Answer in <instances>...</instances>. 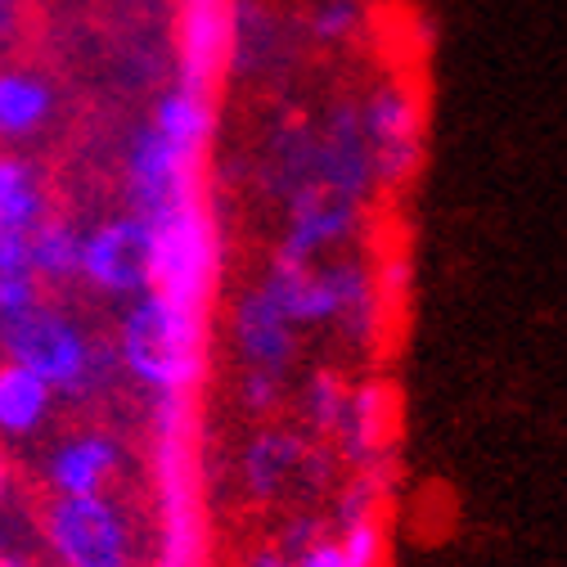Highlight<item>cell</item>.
<instances>
[{
    "mask_svg": "<svg viewBox=\"0 0 567 567\" xmlns=\"http://www.w3.org/2000/svg\"><path fill=\"white\" fill-rule=\"evenodd\" d=\"M0 361L37 374L59 401H82L109 379L113 351L100 347L95 333L73 311H63L54 298H45L28 316L0 324Z\"/></svg>",
    "mask_w": 567,
    "mask_h": 567,
    "instance_id": "obj_3",
    "label": "cell"
},
{
    "mask_svg": "<svg viewBox=\"0 0 567 567\" xmlns=\"http://www.w3.org/2000/svg\"><path fill=\"white\" fill-rule=\"evenodd\" d=\"M122 464H126V451L113 433L78 429V433H63L45 451L41 477H45L50 495H109Z\"/></svg>",
    "mask_w": 567,
    "mask_h": 567,
    "instance_id": "obj_13",
    "label": "cell"
},
{
    "mask_svg": "<svg viewBox=\"0 0 567 567\" xmlns=\"http://www.w3.org/2000/svg\"><path fill=\"white\" fill-rule=\"evenodd\" d=\"M0 567H37L32 545L14 527H0Z\"/></svg>",
    "mask_w": 567,
    "mask_h": 567,
    "instance_id": "obj_23",
    "label": "cell"
},
{
    "mask_svg": "<svg viewBox=\"0 0 567 567\" xmlns=\"http://www.w3.org/2000/svg\"><path fill=\"white\" fill-rule=\"evenodd\" d=\"M78 284L117 302L150 293V226L131 217L126 207L113 217H100L95 226H82Z\"/></svg>",
    "mask_w": 567,
    "mask_h": 567,
    "instance_id": "obj_9",
    "label": "cell"
},
{
    "mask_svg": "<svg viewBox=\"0 0 567 567\" xmlns=\"http://www.w3.org/2000/svg\"><path fill=\"white\" fill-rule=\"evenodd\" d=\"M347 396H351V383H347L342 374L316 370V374L298 388V414H302V423H307L302 433H311L316 442H329L333 429H338V419H342V410H347Z\"/></svg>",
    "mask_w": 567,
    "mask_h": 567,
    "instance_id": "obj_22",
    "label": "cell"
},
{
    "mask_svg": "<svg viewBox=\"0 0 567 567\" xmlns=\"http://www.w3.org/2000/svg\"><path fill=\"white\" fill-rule=\"evenodd\" d=\"M270 545L279 554V567H357L316 514H298Z\"/></svg>",
    "mask_w": 567,
    "mask_h": 567,
    "instance_id": "obj_21",
    "label": "cell"
},
{
    "mask_svg": "<svg viewBox=\"0 0 567 567\" xmlns=\"http://www.w3.org/2000/svg\"><path fill=\"white\" fill-rule=\"evenodd\" d=\"M10 495H14V464L6 451H0V509L10 505Z\"/></svg>",
    "mask_w": 567,
    "mask_h": 567,
    "instance_id": "obj_25",
    "label": "cell"
},
{
    "mask_svg": "<svg viewBox=\"0 0 567 567\" xmlns=\"http://www.w3.org/2000/svg\"><path fill=\"white\" fill-rule=\"evenodd\" d=\"M6 41H10V37H6V32H0V54H6Z\"/></svg>",
    "mask_w": 567,
    "mask_h": 567,
    "instance_id": "obj_26",
    "label": "cell"
},
{
    "mask_svg": "<svg viewBox=\"0 0 567 567\" xmlns=\"http://www.w3.org/2000/svg\"><path fill=\"white\" fill-rule=\"evenodd\" d=\"M78 244H82V226L59 207H50L28 230V261L45 293L78 284Z\"/></svg>",
    "mask_w": 567,
    "mask_h": 567,
    "instance_id": "obj_18",
    "label": "cell"
},
{
    "mask_svg": "<svg viewBox=\"0 0 567 567\" xmlns=\"http://www.w3.org/2000/svg\"><path fill=\"white\" fill-rule=\"evenodd\" d=\"M226 333H230V351H235V361H239V374L289 379V370L298 361L302 333L279 316V307L261 289H244L235 298Z\"/></svg>",
    "mask_w": 567,
    "mask_h": 567,
    "instance_id": "obj_12",
    "label": "cell"
},
{
    "mask_svg": "<svg viewBox=\"0 0 567 567\" xmlns=\"http://www.w3.org/2000/svg\"><path fill=\"white\" fill-rule=\"evenodd\" d=\"M194 189H203V163L176 154L150 122H140L122 150V194L131 217L154 221L158 212L176 207Z\"/></svg>",
    "mask_w": 567,
    "mask_h": 567,
    "instance_id": "obj_10",
    "label": "cell"
},
{
    "mask_svg": "<svg viewBox=\"0 0 567 567\" xmlns=\"http://www.w3.org/2000/svg\"><path fill=\"white\" fill-rule=\"evenodd\" d=\"M167 145L194 163H207L212 150V135H217V95L194 91L185 82H172L158 91L150 117H145Z\"/></svg>",
    "mask_w": 567,
    "mask_h": 567,
    "instance_id": "obj_16",
    "label": "cell"
},
{
    "mask_svg": "<svg viewBox=\"0 0 567 567\" xmlns=\"http://www.w3.org/2000/svg\"><path fill=\"white\" fill-rule=\"evenodd\" d=\"M289 54V23L270 0H230V54L226 78L239 82H266L284 73Z\"/></svg>",
    "mask_w": 567,
    "mask_h": 567,
    "instance_id": "obj_15",
    "label": "cell"
},
{
    "mask_svg": "<svg viewBox=\"0 0 567 567\" xmlns=\"http://www.w3.org/2000/svg\"><path fill=\"white\" fill-rule=\"evenodd\" d=\"M37 536L54 567H135V532L113 495H50Z\"/></svg>",
    "mask_w": 567,
    "mask_h": 567,
    "instance_id": "obj_7",
    "label": "cell"
},
{
    "mask_svg": "<svg viewBox=\"0 0 567 567\" xmlns=\"http://www.w3.org/2000/svg\"><path fill=\"white\" fill-rule=\"evenodd\" d=\"M351 100H357V122L370 154L374 189L379 194L405 189L419 176L423 154H429V109H423L419 82L392 68V73L365 82V91H357Z\"/></svg>",
    "mask_w": 567,
    "mask_h": 567,
    "instance_id": "obj_6",
    "label": "cell"
},
{
    "mask_svg": "<svg viewBox=\"0 0 567 567\" xmlns=\"http://www.w3.org/2000/svg\"><path fill=\"white\" fill-rule=\"evenodd\" d=\"M370 23H374L370 0H311L298 23V37L316 50H351L361 45Z\"/></svg>",
    "mask_w": 567,
    "mask_h": 567,
    "instance_id": "obj_20",
    "label": "cell"
},
{
    "mask_svg": "<svg viewBox=\"0 0 567 567\" xmlns=\"http://www.w3.org/2000/svg\"><path fill=\"white\" fill-rule=\"evenodd\" d=\"M284 212V230H279V252L293 257H329L342 252L365 226V203L342 198L333 189H302L289 203H279Z\"/></svg>",
    "mask_w": 567,
    "mask_h": 567,
    "instance_id": "obj_11",
    "label": "cell"
},
{
    "mask_svg": "<svg viewBox=\"0 0 567 567\" xmlns=\"http://www.w3.org/2000/svg\"><path fill=\"white\" fill-rule=\"evenodd\" d=\"M257 289L298 333L342 329L351 338H365L383 316V275L347 248L329 257H293L275 248Z\"/></svg>",
    "mask_w": 567,
    "mask_h": 567,
    "instance_id": "obj_1",
    "label": "cell"
},
{
    "mask_svg": "<svg viewBox=\"0 0 567 567\" xmlns=\"http://www.w3.org/2000/svg\"><path fill=\"white\" fill-rule=\"evenodd\" d=\"M28 10H32V0H0V32L14 37V28L28 19Z\"/></svg>",
    "mask_w": 567,
    "mask_h": 567,
    "instance_id": "obj_24",
    "label": "cell"
},
{
    "mask_svg": "<svg viewBox=\"0 0 567 567\" xmlns=\"http://www.w3.org/2000/svg\"><path fill=\"white\" fill-rule=\"evenodd\" d=\"M109 351L113 370L150 396H189L207 365V316L150 289L122 307Z\"/></svg>",
    "mask_w": 567,
    "mask_h": 567,
    "instance_id": "obj_2",
    "label": "cell"
},
{
    "mask_svg": "<svg viewBox=\"0 0 567 567\" xmlns=\"http://www.w3.org/2000/svg\"><path fill=\"white\" fill-rule=\"evenodd\" d=\"M150 226V289L181 302L194 316H207L221 279V221L207 203V189H194L176 207L158 212Z\"/></svg>",
    "mask_w": 567,
    "mask_h": 567,
    "instance_id": "obj_4",
    "label": "cell"
},
{
    "mask_svg": "<svg viewBox=\"0 0 567 567\" xmlns=\"http://www.w3.org/2000/svg\"><path fill=\"white\" fill-rule=\"evenodd\" d=\"M59 86L45 68L0 59V150H23L41 140L59 117Z\"/></svg>",
    "mask_w": 567,
    "mask_h": 567,
    "instance_id": "obj_14",
    "label": "cell"
},
{
    "mask_svg": "<svg viewBox=\"0 0 567 567\" xmlns=\"http://www.w3.org/2000/svg\"><path fill=\"white\" fill-rule=\"evenodd\" d=\"M59 396L23 365L0 361V442H32L54 419Z\"/></svg>",
    "mask_w": 567,
    "mask_h": 567,
    "instance_id": "obj_17",
    "label": "cell"
},
{
    "mask_svg": "<svg viewBox=\"0 0 567 567\" xmlns=\"http://www.w3.org/2000/svg\"><path fill=\"white\" fill-rule=\"evenodd\" d=\"M154 495H158V558L154 567H198L203 523L194 491V429L189 396H154Z\"/></svg>",
    "mask_w": 567,
    "mask_h": 567,
    "instance_id": "obj_5",
    "label": "cell"
},
{
    "mask_svg": "<svg viewBox=\"0 0 567 567\" xmlns=\"http://www.w3.org/2000/svg\"><path fill=\"white\" fill-rule=\"evenodd\" d=\"M329 446L316 442L302 429H284V423H261V429L244 442L235 468L239 486L257 505H293L316 495L329 477Z\"/></svg>",
    "mask_w": 567,
    "mask_h": 567,
    "instance_id": "obj_8",
    "label": "cell"
},
{
    "mask_svg": "<svg viewBox=\"0 0 567 567\" xmlns=\"http://www.w3.org/2000/svg\"><path fill=\"white\" fill-rule=\"evenodd\" d=\"M50 189L37 163H28L14 150H0V239L32 230L50 212Z\"/></svg>",
    "mask_w": 567,
    "mask_h": 567,
    "instance_id": "obj_19",
    "label": "cell"
}]
</instances>
